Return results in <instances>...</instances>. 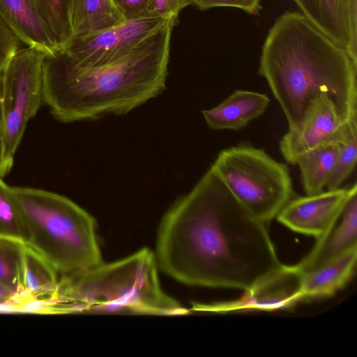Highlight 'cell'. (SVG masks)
Here are the masks:
<instances>
[{
    "mask_svg": "<svg viewBox=\"0 0 357 357\" xmlns=\"http://www.w3.org/2000/svg\"><path fill=\"white\" fill-rule=\"evenodd\" d=\"M26 244L19 240L0 237V283L17 293L22 287V264Z\"/></svg>",
    "mask_w": 357,
    "mask_h": 357,
    "instance_id": "21",
    "label": "cell"
},
{
    "mask_svg": "<svg viewBox=\"0 0 357 357\" xmlns=\"http://www.w3.org/2000/svg\"><path fill=\"white\" fill-rule=\"evenodd\" d=\"M59 274L40 255L26 245L22 264V287L30 297L49 299L56 292Z\"/></svg>",
    "mask_w": 357,
    "mask_h": 357,
    "instance_id": "18",
    "label": "cell"
},
{
    "mask_svg": "<svg viewBox=\"0 0 357 357\" xmlns=\"http://www.w3.org/2000/svg\"><path fill=\"white\" fill-rule=\"evenodd\" d=\"M192 4L201 10L215 7L237 8L252 15H258L262 8L261 0H192Z\"/></svg>",
    "mask_w": 357,
    "mask_h": 357,
    "instance_id": "24",
    "label": "cell"
},
{
    "mask_svg": "<svg viewBox=\"0 0 357 357\" xmlns=\"http://www.w3.org/2000/svg\"><path fill=\"white\" fill-rule=\"evenodd\" d=\"M19 293L0 283V305L8 303H15Z\"/></svg>",
    "mask_w": 357,
    "mask_h": 357,
    "instance_id": "28",
    "label": "cell"
},
{
    "mask_svg": "<svg viewBox=\"0 0 357 357\" xmlns=\"http://www.w3.org/2000/svg\"><path fill=\"white\" fill-rule=\"evenodd\" d=\"M125 20H132L146 14L148 0H112Z\"/></svg>",
    "mask_w": 357,
    "mask_h": 357,
    "instance_id": "27",
    "label": "cell"
},
{
    "mask_svg": "<svg viewBox=\"0 0 357 357\" xmlns=\"http://www.w3.org/2000/svg\"><path fill=\"white\" fill-rule=\"evenodd\" d=\"M20 43L0 15V72L3 71L12 56L20 50Z\"/></svg>",
    "mask_w": 357,
    "mask_h": 357,
    "instance_id": "25",
    "label": "cell"
},
{
    "mask_svg": "<svg viewBox=\"0 0 357 357\" xmlns=\"http://www.w3.org/2000/svg\"><path fill=\"white\" fill-rule=\"evenodd\" d=\"M10 170L6 161L3 138L1 134H0V176L1 177L4 176Z\"/></svg>",
    "mask_w": 357,
    "mask_h": 357,
    "instance_id": "29",
    "label": "cell"
},
{
    "mask_svg": "<svg viewBox=\"0 0 357 357\" xmlns=\"http://www.w3.org/2000/svg\"><path fill=\"white\" fill-rule=\"evenodd\" d=\"M171 21L126 56L94 68L75 65L63 52L43 64V102L59 121L69 123L123 114L165 89L169 61Z\"/></svg>",
    "mask_w": 357,
    "mask_h": 357,
    "instance_id": "3",
    "label": "cell"
},
{
    "mask_svg": "<svg viewBox=\"0 0 357 357\" xmlns=\"http://www.w3.org/2000/svg\"><path fill=\"white\" fill-rule=\"evenodd\" d=\"M44 15L60 51L72 39L70 24L71 0H36Z\"/></svg>",
    "mask_w": 357,
    "mask_h": 357,
    "instance_id": "23",
    "label": "cell"
},
{
    "mask_svg": "<svg viewBox=\"0 0 357 357\" xmlns=\"http://www.w3.org/2000/svg\"><path fill=\"white\" fill-rule=\"evenodd\" d=\"M0 237L26 243L28 232L22 213L8 185L0 176Z\"/></svg>",
    "mask_w": 357,
    "mask_h": 357,
    "instance_id": "22",
    "label": "cell"
},
{
    "mask_svg": "<svg viewBox=\"0 0 357 357\" xmlns=\"http://www.w3.org/2000/svg\"><path fill=\"white\" fill-rule=\"evenodd\" d=\"M357 248L326 265L304 274L303 300L323 298L342 289L355 273Z\"/></svg>",
    "mask_w": 357,
    "mask_h": 357,
    "instance_id": "16",
    "label": "cell"
},
{
    "mask_svg": "<svg viewBox=\"0 0 357 357\" xmlns=\"http://www.w3.org/2000/svg\"><path fill=\"white\" fill-rule=\"evenodd\" d=\"M340 142L316 148L301 156L296 162L306 195L324 190L333 172Z\"/></svg>",
    "mask_w": 357,
    "mask_h": 357,
    "instance_id": "19",
    "label": "cell"
},
{
    "mask_svg": "<svg viewBox=\"0 0 357 357\" xmlns=\"http://www.w3.org/2000/svg\"><path fill=\"white\" fill-rule=\"evenodd\" d=\"M26 225L25 243L59 275L86 270L102 262L95 219L68 198L47 190L11 187Z\"/></svg>",
    "mask_w": 357,
    "mask_h": 357,
    "instance_id": "5",
    "label": "cell"
},
{
    "mask_svg": "<svg viewBox=\"0 0 357 357\" xmlns=\"http://www.w3.org/2000/svg\"><path fill=\"white\" fill-rule=\"evenodd\" d=\"M357 156V117L346 123L344 135L339 149L333 172L326 188L334 190L340 188L354 169Z\"/></svg>",
    "mask_w": 357,
    "mask_h": 357,
    "instance_id": "20",
    "label": "cell"
},
{
    "mask_svg": "<svg viewBox=\"0 0 357 357\" xmlns=\"http://www.w3.org/2000/svg\"><path fill=\"white\" fill-rule=\"evenodd\" d=\"M176 17L144 15L82 38H73L63 52L77 66L94 68L115 62Z\"/></svg>",
    "mask_w": 357,
    "mask_h": 357,
    "instance_id": "8",
    "label": "cell"
},
{
    "mask_svg": "<svg viewBox=\"0 0 357 357\" xmlns=\"http://www.w3.org/2000/svg\"><path fill=\"white\" fill-rule=\"evenodd\" d=\"M347 122L333 100L322 93L312 102L301 126L289 129L283 135L280 141V152L287 162L294 165L310 151L342 141Z\"/></svg>",
    "mask_w": 357,
    "mask_h": 357,
    "instance_id": "10",
    "label": "cell"
},
{
    "mask_svg": "<svg viewBox=\"0 0 357 357\" xmlns=\"http://www.w3.org/2000/svg\"><path fill=\"white\" fill-rule=\"evenodd\" d=\"M259 74L279 102L289 129L302 123L324 93L345 121L357 117V61L301 13L279 16L264 40Z\"/></svg>",
    "mask_w": 357,
    "mask_h": 357,
    "instance_id": "2",
    "label": "cell"
},
{
    "mask_svg": "<svg viewBox=\"0 0 357 357\" xmlns=\"http://www.w3.org/2000/svg\"><path fill=\"white\" fill-rule=\"evenodd\" d=\"M3 88V75L2 72H0V134L2 135V116H1V96Z\"/></svg>",
    "mask_w": 357,
    "mask_h": 357,
    "instance_id": "30",
    "label": "cell"
},
{
    "mask_svg": "<svg viewBox=\"0 0 357 357\" xmlns=\"http://www.w3.org/2000/svg\"><path fill=\"white\" fill-rule=\"evenodd\" d=\"M270 102L265 93L239 89L202 114L211 129L238 130L262 115Z\"/></svg>",
    "mask_w": 357,
    "mask_h": 357,
    "instance_id": "15",
    "label": "cell"
},
{
    "mask_svg": "<svg viewBox=\"0 0 357 357\" xmlns=\"http://www.w3.org/2000/svg\"><path fill=\"white\" fill-rule=\"evenodd\" d=\"M190 5L192 0H148L146 14L177 18L178 13Z\"/></svg>",
    "mask_w": 357,
    "mask_h": 357,
    "instance_id": "26",
    "label": "cell"
},
{
    "mask_svg": "<svg viewBox=\"0 0 357 357\" xmlns=\"http://www.w3.org/2000/svg\"><path fill=\"white\" fill-rule=\"evenodd\" d=\"M211 167L236 200L265 224L291 199L288 167L261 149L246 144L227 148Z\"/></svg>",
    "mask_w": 357,
    "mask_h": 357,
    "instance_id": "6",
    "label": "cell"
},
{
    "mask_svg": "<svg viewBox=\"0 0 357 357\" xmlns=\"http://www.w3.org/2000/svg\"><path fill=\"white\" fill-rule=\"evenodd\" d=\"M320 31L357 61V0H293Z\"/></svg>",
    "mask_w": 357,
    "mask_h": 357,
    "instance_id": "12",
    "label": "cell"
},
{
    "mask_svg": "<svg viewBox=\"0 0 357 357\" xmlns=\"http://www.w3.org/2000/svg\"><path fill=\"white\" fill-rule=\"evenodd\" d=\"M356 192L355 183L349 188L323 190L291 199L276 218L291 230L317 239L334 224L351 196Z\"/></svg>",
    "mask_w": 357,
    "mask_h": 357,
    "instance_id": "11",
    "label": "cell"
},
{
    "mask_svg": "<svg viewBox=\"0 0 357 357\" xmlns=\"http://www.w3.org/2000/svg\"><path fill=\"white\" fill-rule=\"evenodd\" d=\"M46 56L45 53L33 47L20 49L2 72V138L10 169L27 123L43 102V75Z\"/></svg>",
    "mask_w": 357,
    "mask_h": 357,
    "instance_id": "7",
    "label": "cell"
},
{
    "mask_svg": "<svg viewBox=\"0 0 357 357\" xmlns=\"http://www.w3.org/2000/svg\"><path fill=\"white\" fill-rule=\"evenodd\" d=\"M154 252L144 248L123 259L59 275L52 312L179 315L188 310L162 289Z\"/></svg>",
    "mask_w": 357,
    "mask_h": 357,
    "instance_id": "4",
    "label": "cell"
},
{
    "mask_svg": "<svg viewBox=\"0 0 357 357\" xmlns=\"http://www.w3.org/2000/svg\"><path fill=\"white\" fill-rule=\"evenodd\" d=\"M266 225L210 167L162 218L154 252L158 268L188 286L248 291L282 265Z\"/></svg>",
    "mask_w": 357,
    "mask_h": 357,
    "instance_id": "1",
    "label": "cell"
},
{
    "mask_svg": "<svg viewBox=\"0 0 357 357\" xmlns=\"http://www.w3.org/2000/svg\"><path fill=\"white\" fill-rule=\"evenodd\" d=\"M124 21L112 0H71L72 38L93 34Z\"/></svg>",
    "mask_w": 357,
    "mask_h": 357,
    "instance_id": "17",
    "label": "cell"
},
{
    "mask_svg": "<svg viewBox=\"0 0 357 357\" xmlns=\"http://www.w3.org/2000/svg\"><path fill=\"white\" fill-rule=\"evenodd\" d=\"M304 273L297 265H282L240 298L213 303H194L192 310L225 313L239 310H265L290 307L303 300Z\"/></svg>",
    "mask_w": 357,
    "mask_h": 357,
    "instance_id": "9",
    "label": "cell"
},
{
    "mask_svg": "<svg viewBox=\"0 0 357 357\" xmlns=\"http://www.w3.org/2000/svg\"><path fill=\"white\" fill-rule=\"evenodd\" d=\"M0 15L27 47L37 48L47 56L61 52L36 0H0Z\"/></svg>",
    "mask_w": 357,
    "mask_h": 357,
    "instance_id": "14",
    "label": "cell"
},
{
    "mask_svg": "<svg viewBox=\"0 0 357 357\" xmlns=\"http://www.w3.org/2000/svg\"><path fill=\"white\" fill-rule=\"evenodd\" d=\"M357 248V192L331 228L317 238L310 252L296 264L305 274Z\"/></svg>",
    "mask_w": 357,
    "mask_h": 357,
    "instance_id": "13",
    "label": "cell"
}]
</instances>
